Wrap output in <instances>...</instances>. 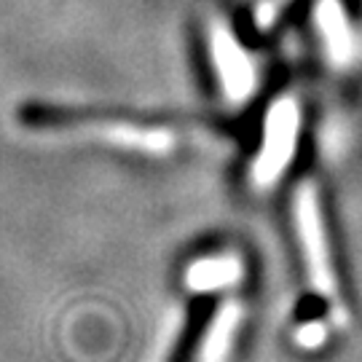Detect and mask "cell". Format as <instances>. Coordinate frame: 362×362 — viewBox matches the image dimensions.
Returning a JSON list of instances; mask_svg holds the SVG:
<instances>
[{
	"mask_svg": "<svg viewBox=\"0 0 362 362\" xmlns=\"http://www.w3.org/2000/svg\"><path fill=\"white\" fill-rule=\"evenodd\" d=\"M296 220L298 233L303 242L306 263H309L311 285L317 293L327 298L338 296L336 272H333V258H330V245H327V233H325L322 209H320V196L314 182H303L296 194Z\"/></svg>",
	"mask_w": 362,
	"mask_h": 362,
	"instance_id": "cell-1",
	"label": "cell"
},
{
	"mask_svg": "<svg viewBox=\"0 0 362 362\" xmlns=\"http://www.w3.org/2000/svg\"><path fill=\"white\" fill-rule=\"evenodd\" d=\"M212 309L215 303L209 298H199L191 303V309L185 314V325H182L180 336L175 341V346L169 351V360L167 362H194L196 346L202 336L207 333L209 322H212Z\"/></svg>",
	"mask_w": 362,
	"mask_h": 362,
	"instance_id": "cell-4",
	"label": "cell"
},
{
	"mask_svg": "<svg viewBox=\"0 0 362 362\" xmlns=\"http://www.w3.org/2000/svg\"><path fill=\"white\" fill-rule=\"evenodd\" d=\"M298 127H300V113L293 103H279L269 116V127H266V140L255 161V182L258 185H269L274 182L282 169L290 164L293 151L298 143Z\"/></svg>",
	"mask_w": 362,
	"mask_h": 362,
	"instance_id": "cell-2",
	"label": "cell"
},
{
	"mask_svg": "<svg viewBox=\"0 0 362 362\" xmlns=\"http://www.w3.org/2000/svg\"><path fill=\"white\" fill-rule=\"evenodd\" d=\"M239 276V263L233 258H212L202 260L191 266L188 272V285L194 290H215V287L231 285L233 279Z\"/></svg>",
	"mask_w": 362,
	"mask_h": 362,
	"instance_id": "cell-5",
	"label": "cell"
},
{
	"mask_svg": "<svg viewBox=\"0 0 362 362\" xmlns=\"http://www.w3.org/2000/svg\"><path fill=\"white\" fill-rule=\"evenodd\" d=\"M298 341L311 349V346H317V344L325 341V327L322 325H303V327L298 330Z\"/></svg>",
	"mask_w": 362,
	"mask_h": 362,
	"instance_id": "cell-7",
	"label": "cell"
},
{
	"mask_svg": "<svg viewBox=\"0 0 362 362\" xmlns=\"http://www.w3.org/2000/svg\"><path fill=\"white\" fill-rule=\"evenodd\" d=\"M236 322H239V306H236V303L223 306V311L218 314V320L209 322L207 346H204V357H207V362H220L223 357H226V349H228V344H231Z\"/></svg>",
	"mask_w": 362,
	"mask_h": 362,
	"instance_id": "cell-6",
	"label": "cell"
},
{
	"mask_svg": "<svg viewBox=\"0 0 362 362\" xmlns=\"http://www.w3.org/2000/svg\"><path fill=\"white\" fill-rule=\"evenodd\" d=\"M212 54H215V62H218V76L228 89V97L233 100H242L247 97V89L252 83V70L247 65V57L233 43L226 33H218V38L212 43Z\"/></svg>",
	"mask_w": 362,
	"mask_h": 362,
	"instance_id": "cell-3",
	"label": "cell"
}]
</instances>
